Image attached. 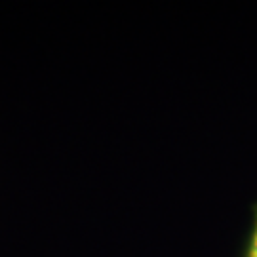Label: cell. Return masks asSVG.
<instances>
[{"label": "cell", "mask_w": 257, "mask_h": 257, "mask_svg": "<svg viewBox=\"0 0 257 257\" xmlns=\"http://www.w3.org/2000/svg\"><path fill=\"white\" fill-rule=\"evenodd\" d=\"M249 257H257V229L253 234V242H251V249H249Z\"/></svg>", "instance_id": "cell-1"}]
</instances>
